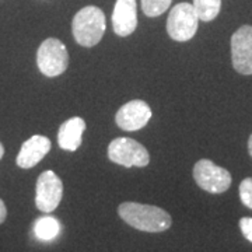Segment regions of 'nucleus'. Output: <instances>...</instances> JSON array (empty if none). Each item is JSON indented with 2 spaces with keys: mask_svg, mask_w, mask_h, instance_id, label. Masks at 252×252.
Wrapping results in <instances>:
<instances>
[{
  "mask_svg": "<svg viewBox=\"0 0 252 252\" xmlns=\"http://www.w3.org/2000/svg\"><path fill=\"white\" fill-rule=\"evenodd\" d=\"M118 213L130 227L146 233H161L172 224L171 216L164 209L153 205L124 202L118 207Z\"/></svg>",
  "mask_w": 252,
  "mask_h": 252,
  "instance_id": "1",
  "label": "nucleus"
},
{
  "mask_svg": "<svg viewBox=\"0 0 252 252\" xmlns=\"http://www.w3.org/2000/svg\"><path fill=\"white\" fill-rule=\"evenodd\" d=\"M105 16L95 6L83 7L76 13L72 21L73 36L79 45L84 48L95 46L105 32Z\"/></svg>",
  "mask_w": 252,
  "mask_h": 252,
  "instance_id": "2",
  "label": "nucleus"
},
{
  "mask_svg": "<svg viewBox=\"0 0 252 252\" xmlns=\"http://www.w3.org/2000/svg\"><path fill=\"white\" fill-rule=\"evenodd\" d=\"M199 17L190 3H178L174 6L167 18V32L178 42L192 39L198 31Z\"/></svg>",
  "mask_w": 252,
  "mask_h": 252,
  "instance_id": "3",
  "label": "nucleus"
},
{
  "mask_svg": "<svg viewBox=\"0 0 252 252\" xmlns=\"http://www.w3.org/2000/svg\"><path fill=\"white\" fill-rule=\"evenodd\" d=\"M36 64L46 77H56L62 74L69 64V54L64 44L56 38L45 39L38 48Z\"/></svg>",
  "mask_w": 252,
  "mask_h": 252,
  "instance_id": "4",
  "label": "nucleus"
},
{
  "mask_svg": "<svg viewBox=\"0 0 252 252\" xmlns=\"http://www.w3.org/2000/svg\"><path fill=\"white\" fill-rule=\"evenodd\" d=\"M108 158L126 168L146 167L150 162V154L143 144L129 137H117L108 146Z\"/></svg>",
  "mask_w": 252,
  "mask_h": 252,
  "instance_id": "5",
  "label": "nucleus"
},
{
  "mask_svg": "<svg viewBox=\"0 0 252 252\" xmlns=\"http://www.w3.org/2000/svg\"><path fill=\"white\" fill-rule=\"evenodd\" d=\"M193 180L198 187L209 193H223L231 187V174L209 158H202L193 165Z\"/></svg>",
  "mask_w": 252,
  "mask_h": 252,
  "instance_id": "6",
  "label": "nucleus"
},
{
  "mask_svg": "<svg viewBox=\"0 0 252 252\" xmlns=\"http://www.w3.org/2000/svg\"><path fill=\"white\" fill-rule=\"evenodd\" d=\"M63 198L62 180L54 171H44L36 180L35 206L42 213H52Z\"/></svg>",
  "mask_w": 252,
  "mask_h": 252,
  "instance_id": "7",
  "label": "nucleus"
},
{
  "mask_svg": "<svg viewBox=\"0 0 252 252\" xmlns=\"http://www.w3.org/2000/svg\"><path fill=\"white\" fill-rule=\"evenodd\" d=\"M231 62L235 72L252 74V26H241L231 36Z\"/></svg>",
  "mask_w": 252,
  "mask_h": 252,
  "instance_id": "8",
  "label": "nucleus"
},
{
  "mask_svg": "<svg viewBox=\"0 0 252 252\" xmlns=\"http://www.w3.org/2000/svg\"><path fill=\"white\" fill-rule=\"evenodd\" d=\"M152 115L153 112L147 102L142 99H133L118 109L115 122L122 130L135 132L147 125V122L152 119Z\"/></svg>",
  "mask_w": 252,
  "mask_h": 252,
  "instance_id": "9",
  "label": "nucleus"
},
{
  "mask_svg": "<svg viewBox=\"0 0 252 252\" xmlns=\"http://www.w3.org/2000/svg\"><path fill=\"white\" fill-rule=\"evenodd\" d=\"M51 149H52V143L46 136L34 135L21 146L20 153L16 158L17 165L23 170H30L35 167L51 152Z\"/></svg>",
  "mask_w": 252,
  "mask_h": 252,
  "instance_id": "10",
  "label": "nucleus"
},
{
  "mask_svg": "<svg viewBox=\"0 0 252 252\" xmlns=\"http://www.w3.org/2000/svg\"><path fill=\"white\" fill-rule=\"evenodd\" d=\"M137 27L136 0H117L112 11V28L118 36H129Z\"/></svg>",
  "mask_w": 252,
  "mask_h": 252,
  "instance_id": "11",
  "label": "nucleus"
},
{
  "mask_svg": "<svg viewBox=\"0 0 252 252\" xmlns=\"http://www.w3.org/2000/svg\"><path fill=\"white\" fill-rule=\"evenodd\" d=\"M86 122L80 117H73L63 122L58 132V143L66 152H76L80 147Z\"/></svg>",
  "mask_w": 252,
  "mask_h": 252,
  "instance_id": "12",
  "label": "nucleus"
},
{
  "mask_svg": "<svg viewBox=\"0 0 252 252\" xmlns=\"http://www.w3.org/2000/svg\"><path fill=\"white\" fill-rule=\"evenodd\" d=\"M61 233V223L54 216L39 217L34 223V234L41 241H52Z\"/></svg>",
  "mask_w": 252,
  "mask_h": 252,
  "instance_id": "13",
  "label": "nucleus"
},
{
  "mask_svg": "<svg viewBox=\"0 0 252 252\" xmlns=\"http://www.w3.org/2000/svg\"><path fill=\"white\" fill-rule=\"evenodd\" d=\"M193 9L202 21H213L221 10V0H193Z\"/></svg>",
  "mask_w": 252,
  "mask_h": 252,
  "instance_id": "14",
  "label": "nucleus"
},
{
  "mask_svg": "<svg viewBox=\"0 0 252 252\" xmlns=\"http://www.w3.org/2000/svg\"><path fill=\"white\" fill-rule=\"evenodd\" d=\"M172 0H142V9L147 17H158L171 6Z\"/></svg>",
  "mask_w": 252,
  "mask_h": 252,
  "instance_id": "15",
  "label": "nucleus"
},
{
  "mask_svg": "<svg viewBox=\"0 0 252 252\" xmlns=\"http://www.w3.org/2000/svg\"><path fill=\"white\" fill-rule=\"evenodd\" d=\"M240 199L243 205L252 210V177H248L240 184Z\"/></svg>",
  "mask_w": 252,
  "mask_h": 252,
  "instance_id": "16",
  "label": "nucleus"
},
{
  "mask_svg": "<svg viewBox=\"0 0 252 252\" xmlns=\"http://www.w3.org/2000/svg\"><path fill=\"white\" fill-rule=\"evenodd\" d=\"M240 228L244 237L252 243V217H243L240 220Z\"/></svg>",
  "mask_w": 252,
  "mask_h": 252,
  "instance_id": "17",
  "label": "nucleus"
},
{
  "mask_svg": "<svg viewBox=\"0 0 252 252\" xmlns=\"http://www.w3.org/2000/svg\"><path fill=\"white\" fill-rule=\"evenodd\" d=\"M6 216H7V209H6L4 202L0 199V224L6 220Z\"/></svg>",
  "mask_w": 252,
  "mask_h": 252,
  "instance_id": "18",
  "label": "nucleus"
},
{
  "mask_svg": "<svg viewBox=\"0 0 252 252\" xmlns=\"http://www.w3.org/2000/svg\"><path fill=\"white\" fill-rule=\"evenodd\" d=\"M248 153H250V156H251L252 158V133L251 136H250V139H248Z\"/></svg>",
  "mask_w": 252,
  "mask_h": 252,
  "instance_id": "19",
  "label": "nucleus"
},
{
  "mask_svg": "<svg viewBox=\"0 0 252 252\" xmlns=\"http://www.w3.org/2000/svg\"><path fill=\"white\" fill-rule=\"evenodd\" d=\"M3 154H4V147H3V144L0 143V160H1V157H3Z\"/></svg>",
  "mask_w": 252,
  "mask_h": 252,
  "instance_id": "20",
  "label": "nucleus"
}]
</instances>
